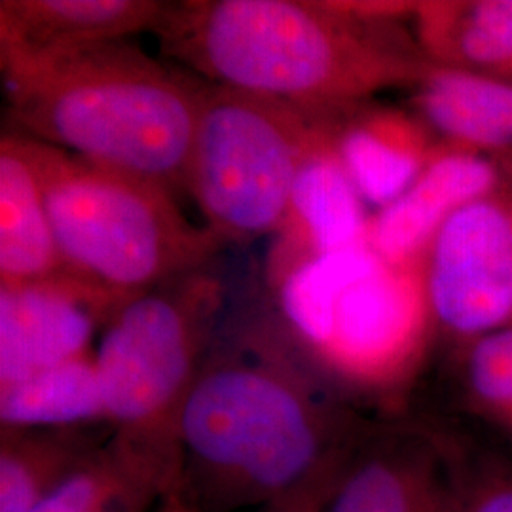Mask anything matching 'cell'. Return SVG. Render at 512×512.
Masks as SVG:
<instances>
[{
    "label": "cell",
    "instance_id": "13",
    "mask_svg": "<svg viewBox=\"0 0 512 512\" xmlns=\"http://www.w3.org/2000/svg\"><path fill=\"white\" fill-rule=\"evenodd\" d=\"M330 129L351 183L380 209L403 194L440 143L414 110L374 103L334 116Z\"/></svg>",
    "mask_w": 512,
    "mask_h": 512
},
{
    "label": "cell",
    "instance_id": "24",
    "mask_svg": "<svg viewBox=\"0 0 512 512\" xmlns=\"http://www.w3.org/2000/svg\"><path fill=\"white\" fill-rule=\"evenodd\" d=\"M154 512H192L190 507L183 501V497L179 495V492H173V494L167 495L164 501L156 507Z\"/></svg>",
    "mask_w": 512,
    "mask_h": 512
},
{
    "label": "cell",
    "instance_id": "17",
    "mask_svg": "<svg viewBox=\"0 0 512 512\" xmlns=\"http://www.w3.org/2000/svg\"><path fill=\"white\" fill-rule=\"evenodd\" d=\"M179 473L110 435L95 458L31 512H154Z\"/></svg>",
    "mask_w": 512,
    "mask_h": 512
},
{
    "label": "cell",
    "instance_id": "22",
    "mask_svg": "<svg viewBox=\"0 0 512 512\" xmlns=\"http://www.w3.org/2000/svg\"><path fill=\"white\" fill-rule=\"evenodd\" d=\"M450 444L456 512H512V459Z\"/></svg>",
    "mask_w": 512,
    "mask_h": 512
},
{
    "label": "cell",
    "instance_id": "11",
    "mask_svg": "<svg viewBox=\"0 0 512 512\" xmlns=\"http://www.w3.org/2000/svg\"><path fill=\"white\" fill-rule=\"evenodd\" d=\"M509 179L511 164L440 141L420 175L370 220L366 247L387 264L421 266L448 220Z\"/></svg>",
    "mask_w": 512,
    "mask_h": 512
},
{
    "label": "cell",
    "instance_id": "5",
    "mask_svg": "<svg viewBox=\"0 0 512 512\" xmlns=\"http://www.w3.org/2000/svg\"><path fill=\"white\" fill-rule=\"evenodd\" d=\"M281 304L311 363L370 395L403 389L435 327L421 266L387 264L366 245L298 264Z\"/></svg>",
    "mask_w": 512,
    "mask_h": 512
},
{
    "label": "cell",
    "instance_id": "8",
    "mask_svg": "<svg viewBox=\"0 0 512 512\" xmlns=\"http://www.w3.org/2000/svg\"><path fill=\"white\" fill-rule=\"evenodd\" d=\"M421 270L433 323L459 348L512 327V179L448 220Z\"/></svg>",
    "mask_w": 512,
    "mask_h": 512
},
{
    "label": "cell",
    "instance_id": "16",
    "mask_svg": "<svg viewBox=\"0 0 512 512\" xmlns=\"http://www.w3.org/2000/svg\"><path fill=\"white\" fill-rule=\"evenodd\" d=\"M410 21L435 67L512 82V0L418 2Z\"/></svg>",
    "mask_w": 512,
    "mask_h": 512
},
{
    "label": "cell",
    "instance_id": "21",
    "mask_svg": "<svg viewBox=\"0 0 512 512\" xmlns=\"http://www.w3.org/2000/svg\"><path fill=\"white\" fill-rule=\"evenodd\" d=\"M459 384L467 410L512 440V327L461 348Z\"/></svg>",
    "mask_w": 512,
    "mask_h": 512
},
{
    "label": "cell",
    "instance_id": "4",
    "mask_svg": "<svg viewBox=\"0 0 512 512\" xmlns=\"http://www.w3.org/2000/svg\"><path fill=\"white\" fill-rule=\"evenodd\" d=\"M23 137L59 253L76 279L124 302L205 270L224 247L162 186Z\"/></svg>",
    "mask_w": 512,
    "mask_h": 512
},
{
    "label": "cell",
    "instance_id": "10",
    "mask_svg": "<svg viewBox=\"0 0 512 512\" xmlns=\"http://www.w3.org/2000/svg\"><path fill=\"white\" fill-rule=\"evenodd\" d=\"M120 304L76 277L0 285V389L90 355Z\"/></svg>",
    "mask_w": 512,
    "mask_h": 512
},
{
    "label": "cell",
    "instance_id": "14",
    "mask_svg": "<svg viewBox=\"0 0 512 512\" xmlns=\"http://www.w3.org/2000/svg\"><path fill=\"white\" fill-rule=\"evenodd\" d=\"M74 277L59 253L37 167L25 137H0V285Z\"/></svg>",
    "mask_w": 512,
    "mask_h": 512
},
{
    "label": "cell",
    "instance_id": "1",
    "mask_svg": "<svg viewBox=\"0 0 512 512\" xmlns=\"http://www.w3.org/2000/svg\"><path fill=\"white\" fill-rule=\"evenodd\" d=\"M281 330L217 336L179 420L177 492L192 512L260 509L332 486L370 421Z\"/></svg>",
    "mask_w": 512,
    "mask_h": 512
},
{
    "label": "cell",
    "instance_id": "3",
    "mask_svg": "<svg viewBox=\"0 0 512 512\" xmlns=\"http://www.w3.org/2000/svg\"><path fill=\"white\" fill-rule=\"evenodd\" d=\"M203 84L129 40L2 73L12 131L171 194L186 190Z\"/></svg>",
    "mask_w": 512,
    "mask_h": 512
},
{
    "label": "cell",
    "instance_id": "18",
    "mask_svg": "<svg viewBox=\"0 0 512 512\" xmlns=\"http://www.w3.org/2000/svg\"><path fill=\"white\" fill-rule=\"evenodd\" d=\"M92 425L0 427V512H31L107 444Z\"/></svg>",
    "mask_w": 512,
    "mask_h": 512
},
{
    "label": "cell",
    "instance_id": "20",
    "mask_svg": "<svg viewBox=\"0 0 512 512\" xmlns=\"http://www.w3.org/2000/svg\"><path fill=\"white\" fill-rule=\"evenodd\" d=\"M105 423L95 357L84 355L0 389V427L52 429Z\"/></svg>",
    "mask_w": 512,
    "mask_h": 512
},
{
    "label": "cell",
    "instance_id": "19",
    "mask_svg": "<svg viewBox=\"0 0 512 512\" xmlns=\"http://www.w3.org/2000/svg\"><path fill=\"white\" fill-rule=\"evenodd\" d=\"M365 200L351 183L330 139L304 167L294 192L291 228L304 262L366 245ZM298 266V264H296Z\"/></svg>",
    "mask_w": 512,
    "mask_h": 512
},
{
    "label": "cell",
    "instance_id": "15",
    "mask_svg": "<svg viewBox=\"0 0 512 512\" xmlns=\"http://www.w3.org/2000/svg\"><path fill=\"white\" fill-rule=\"evenodd\" d=\"M410 105L440 141L512 165V82L433 67Z\"/></svg>",
    "mask_w": 512,
    "mask_h": 512
},
{
    "label": "cell",
    "instance_id": "12",
    "mask_svg": "<svg viewBox=\"0 0 512 512\" xmlns=\"http://www.w3.org/2000/svg\"><path fill=\"white\" fill-rule=\"evenodd\" d=\"M156 0H2L0 71L18 73L156 31Z\"/></svg>",
    "mask_w": 512,
    "mask_h": 512
},
{
    "label": "cell",
    "instance_id": "2",
    "mask_svg": "<svg viewBox=\"0 0 512 512\" xmlns=\"http://www.w3.org/2000/svg\"><path fill=\"white\" fill-rule=\"evenodd\" d=\"M418 2L184 0L156 27L162 52L205 82L325 118L433 71L404 27Z\"/></svg>",
    "mask_w": 512,
    "mask_h": 512
},
{
    "label": "cell",
    "instance_id": "6",
    "mask_svg": "<svg viewBox=\"0 0 512 512\" xmlns=\"http://www.w3.org/2000/svg\"><path fill=\"white\" fill-rule=\"evenodd\" d=\"M224 285L200 270L131 296L103 327L95 365L118 442L179 471V420L220 329Z\"/></svg>",
    "mask_w": 512,
    "mask_h": 512
},
{
    "label": "cell",
    "instance_id": "23",
    "mask_svg": "<svg viewBox=\"0 0 512 512\" xmlns=\"http://www.w3.org/2000/svg\"><path fill=\"white\" fill-rule=\"evenodd\" d=\"M334 484L277 499L274 503L256 509L255 512H325V505L329 501Z\"/></svg>",
    "mask_w": 512,
    "mask_h": 512
},
{
    "label": "cell",
    "instance_id": "9",
    "mask_svg": "<svg viewBox=\"0 0 512 512\" xmlns=\"http://www.w3.org/2000/svg\"><path fill=\"white\" fill-rule=\"evenodd\" d=\"M325 512H456L448 437L418 425L370 423Z\"/></svg>",
    "mask_w": 512,
    "mask_h": 512
},
{
    "label": "cell",
    "instance_id": "7",
    "mask_svg": "<svg viewBox=\"0 0 512 512\" xmlns=\"http://www.w3.org/2000/svg\"><path fill=\"white\" fill-rule=\"evenodd\" d=\"M330 122L264 95L205 82L186 190L222 243H251L285 228L311 156Z\"/></svg>",
    "mask_w": 512,
    "mask_h": 512
}]
</instances>
